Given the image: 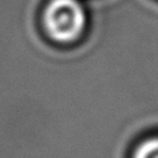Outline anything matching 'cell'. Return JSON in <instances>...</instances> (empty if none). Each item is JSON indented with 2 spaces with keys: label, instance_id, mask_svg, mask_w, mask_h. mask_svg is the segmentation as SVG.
<instances>
[{
  "label": "cell",
  "instance_id": "cell-1",
  "mask_svg": "<svg viewBox=\"0 0 158 158\" xmlns=\"http://www.w3.org/2000/svg\"><path fill=\"white\" fill-rule=\"evenodd\" d=\"M44 36L58 46H74L89 28V10L85 0H46L39 13Z\"/></svg>",
  "mask_w": 158,
  "mask_h": 158
},
{
  "label": "cell",
  "instance_id": "cell-2",
  "mask_svg": "<svg viewBox=\"0 0 158 158\" xmlns=\"http://www.w3.org/2000/svg\"><path fill=\"white\" fill-rule=\"evenodd\" d=\"M128 158H158V131L140 136L129 148Z\"/></svg>",
  "mask_w": 158,
  "mask_h": 158
}]
</instances>
